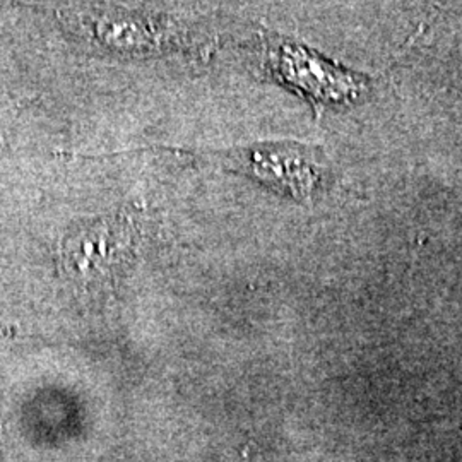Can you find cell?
Wrapping results in <instances>:
<instances>
[{
	"instance_id": "1",
	"label": "cell",
	"mask_w": 462,
	"mask_h": 462,
	"mask_svg": "<svg viewBox=\"0 0 462 462\" xmlns=\"http://www.w3.org/2000/svg\"><path fill=\"white\" fill-rule=\"evenodd\" d=\"M143 151L146 149H133L131 152ZM148 151L177 152L223 166L263 183L280 196L305 204H312V200L326 192L334 180L324 149L295 141L255 143L225 151L177 148H149Z\"/></svg>"
},
{
	"instance_id": "2",
	"label": "cell",
	"mask_w": 462,
	"mask_h": 462,
	"mask_svg": "<svg viewBox=\"0 0 462 462\" xmlns=\"http://www.w3.org/2000/svg\"><path fill=\"white\" fill-rule=\"evenodd\" d=\"M261 51L265 74L301 95L314 106L317 116L324 108H337L366 98L374 88L368 74L336 64L280 34H263Z\"/></svg>"
},
{
	"instance_id": "3",
	"label": "cell",
	"mask_w": 462,
	"mask_h": 462,
	"mask_svg": "<svg viewBox=\"0 0 462 462\" xmlns=\"http://www.w3.org/2000/svg\"><path fill=\"white\" fill-rule=\"evenodd\" d=\"M137 244L139 226L129 213L86 219L76 223L64 238L62 269L83 284L110 282L131 263Z\"/></svg>"
},
{
	"instance_id": "4",
	"label": "cell",
	"mask_w": 462,
	"mask_h": 462,
	"mask_svg": "<svg viewBox=\"0 0 462 462\" xmlns=\"http://www.w3.org/2000/svg\"><path fill=\"white\" fill-rule=\"evenodd\" d=\"M98 23L95 24V33L101 42L116 45V47H131V50L152 49L160 47L165 43L168 28L162 23H152V21H139L133 17H108L101 16L97 19Z\"/></svg>"
}]
</instances>
